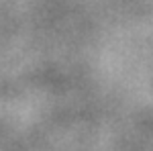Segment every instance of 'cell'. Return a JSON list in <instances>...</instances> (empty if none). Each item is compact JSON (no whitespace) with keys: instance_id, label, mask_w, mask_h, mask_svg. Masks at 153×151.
<instances>
[]
</instances>
